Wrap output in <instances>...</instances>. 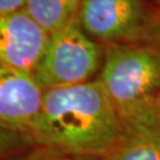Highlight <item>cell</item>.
Listing matches in <instances>:
<instances>
[{
	"label": "cell",
	"instance_id": "13",
	"mask_svg": "<svg viewBox=\"0 0 160 160\" xmlns=\"http://www.w3.org/2000/svg\"><path fill=\"white\" fill-rule=\"evenodd\" d=\"M155 114L160 119V95L157 100V103H155Z\"/></svg>",
	"mask_w": 160,
	"mask_h": 160
},
{
	"label": "cell",
	"instance_id": "6",
	"mask_svg": "<svg viewBox=\"0 0 160 160\" xmlns=\"http://www.w3.org/2000/svg\"><path fill=\"white\" fill-rule=\"evenodd\" d=\"M49 37L50 33L25 8L0 13V63L32 72Z\"/></svg>",
	"mask_w": 160,
	"mask_h": 160
},
{
	"label": "cell",
	"instance_id": "12",
	"mask_svg": "<svg viewBox=\"0 0 160 160\" xmlns=\"http://www.w3.org/2000/svg\"><path fill=\"white\" fill-rule=\"evenodd\" d=\"M14 141V132L0 126V151L8 147Z\"/></svg>",
	"mask_w": 160,
	"mask_h": 160
},
{
	"label": "cell",
	"instance_id": "5",
	"mask_svg": "<svg viewBox=\"0 0 160 160\" xmlns=\"http://www.w3.org/2000/svg\"><path fill=\"white\" fill-rule=\"evenodd\" d=\"M44 89L32 72L0 63V126L26 134L38 116Z\"/></svg>",
	"mask_w": 160,
	"mask_h": 160
},
{
	"label": "cell",
	"instance_id": "11",
	"mask_svg": "<svg viewBox=\"0 0 160 160\" xmlns=\"http://www.w3.org/2000/svg\"><path fill=\"white\" fill-rule=\"evenodd\" d=\"M26 0H0V13L23 10Z\"/></svg>",
	"mask_w": 160,
	"mask_h": 160
},
{
	"label": "cell",
	"instance_id": "2",
	"mask_svg": "<svg viewBox=\"0 0 160 160\" xmlns=\"http://www.w3.org/2000/svg\"><path fill=\"white\" fill-rule=\"evenodd\" d=\"M122 126L155 114L160 95V46L137 42L104 49L97 77Z\"/></svg>",
	"mask_w": 160,
	"mask_h": 160
},
{
	"label": "cell",
	"instance_id": "10",
	"mask_svg": "<svg viewBox=\"0 0 160 160\" xmlns=\"http://www.w3.org/2000/svg\"><path fill=\"white\" fill-rule=\"evenodd\" d=\"M141 42L160 46V13H153Z\"/></svg>",
	"mask_w": 160,
	"mask_h": 160
},
{
	"label": "cell",
	"instance_id": "9",
	"mask_svg": "<svg viewBox=\"0 0 160 160\" xmlns=\"http://www.w3.org/2000/svg\"><path fill=\"white\" fill-rule=\"evenodd\" d=\"M26 160H108L107 158H92V157H77V155H70L59 153L56 151L44 148V151L39 153L30 157Z\"/></svg>",
	"mask_w": 160,
	"mask_h": 160
},
{
	"label": "cell",
	"instance_id": "1",
	"mask_svg": "<svg viewBox=\"0 0 160 160\" xmlns=\"http://www.w3.org/2000/svg\"><path fill=\"white\" fill-rule=\"evenodd\" d=\"M26 135L46 149L77 157L107 158L123 126L98 78L44 90L38 116Z\"/></svg>",
	"mask_w": 160,
	"mask_h": 160
},
{
	"label": "cell",
	"instance_id": "4",
	"mask_svg": "<svg viewBox=\"0 0 160 160\" xmlns=\"http://www.w3.org/2000/svg\"><path fill=\"white\" fill-rule=\"evenodd\" d=\"M143 0H83L77 22L102 45L141 42L152 19Z\"/></svg>",
	"mask_w": 160,
	"mask_h": 160
},
{
	"label": "cell",
	"instance_id": "3",
	"mask_svg": "<svg viewBox=\"0 0 160 160\" xmlns=\"http://www.w3.org/2000/svg\"><path fill=\"white\" fill-rule=\"evenodd\" d=\"M104 49L83 31L77 19L50 33L45 51L32 71L44 90L81 84L102 68Z\"/></svg>",
	"mask_w": 160,
	"mask_h": 160
},
{
	"label": "cell",
	"instance_id": "7",
	"mask_svg": "<svg viewBox=\"0 0 160 160\" xmlns=\"http://www.w3.org/2000/svg\"><path fill=\"white\" fill-rule=\"evenodd\" d=\"M108 160H160V119L152 115L123 125V135Z\"/></svg>",
	"mask_w": 160,
	"mask_h": 160
},
{
	"label": "cell",
	"instance_id": "8",
	"mask_svg": "<svg viewBox=\"0 0 160 160\" xmlns=\"http://www.w3.org/2000/svg\"><path fill=\"white\" fill-rule=\"evenodd\" d=\"M83 0H26L25 10L49 33L77 19Z\"/></svg>",
	"mask_w": 160,
	"mask_h": 160
}]
</instances>
